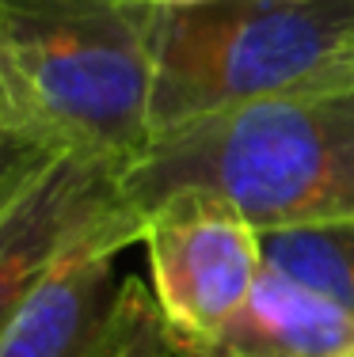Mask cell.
Wrapping results in <instances>:
<instances>
[{
  "label": "cell",
  "instance_id": "30bf717a",
  "mask_svg": "<svg viewBox=\"0 0 354 357\" xmlns=\"http://www.w3.org/2000/svg\"><path fill=\"white\" fill-rule=\"evenodd\" d=\"M0 118H15V122H27V118H23V110L15 107V99H12V91H8L4 76H0Z\"/></svg>",
  "mask_w": 354,
  "mask_h": 357
},
{
  "label": "cell",
  "instance_id": "6da1fadb",
  "mask_svg": "<svg viewBox=\"0 0 354 357\" xmlns=\"http://www.w3.org/2000/svg\"><path fill=\"white\" fill-rule=\"evenodd\" d=\"M175 190L233 202L259 232L354 217V88L259 99L156 130L126 167L149 217Z\"/></svg>",
  "mask_w": 354,
  "mask_h": 357
},
{
  "label": "cell",
  "instance_id": "52a82bcc",
  "mask_svg": "<svg viewBox=\"0 0 354 357\" xmlns=\"http://www.w3.org/2000/svg\"><path fill=\"white\" fill-rule=\"evenodd\" d=\"M191 357H354V312L263 266L244 312Z\"/></svg>",
  "mask_w": 354,
  "mask_h": 357
},
{
  "label": "cell",
  "instance_id": "3957f363",
  "mask_svg": "<svg viewBox=\"0 0 354 357\" xmlns=\"http://www.w3.org/2000/svg\"><path fill=\"white\" fill-rule=\"evenodd\" d=\"M156 0H0V76L31 126L130 167L153 137Z\"/></svg>",
  "mask_w": 354,
  "mask_h": 357
},
{
  "label": "cell",
  "instance_id": "277c9868",
  "mask_svg": "<svg viewBox=\"0 0 354 357\" xmlns=\"http://www.w3.org/2000/svg\"><path fill=\"white\" fill-rule=\"evenodd\" d=\"M145 255L175 357L206 350L244 312L263 274V232L209 190H175L149 209Z\"/></svg>",
  "mask_w": 354,
  "mask_h": 357
},
{
  "label": "cell",
  "instance_id": "8992f818",
  "mask_svg": "<svg viewBox=\"0 0 354 357\" xmlns=\"http://www.w3.org/2000/svg\"><path fill=\"white\" fill-rule=\"evenodd\" d=\"M115 259L61 262L0 331V357H175L153 289Z\"/></svg>",
  "mask_w": 354,
  "mask_h": 357
},
{
  "label": "cell",
  "instance_id": "7a4b0ae2",
  "mask_svg": "<svg viewBox=\"0 0 354 357\" xmlns=\"http://www.w3.org/2000/svg\"><path fill=\"white\" fill-rule=\"evenodd\" d=\"M339 88H354V0H156L153 133Z\"/></svg>",
  "mask_w": 354,
  "mask_h": 357
},
{
  "label": "cell",
  "instance_id": "5b68a950",
  "mask_svg": "<svg viewBox=\"0 0 354 357\" xmlns=\"http://www.w3.org/2000/svg\"><path fill=\"white\" fill-rule=\"evenodd\" d=\"M145 225L126 198V164L65 149L0 209V331L61 262L84 251L118 255L145 240Z\"/></svg>",
  "mask_w": 354,
  "mask_h": 357
},
{
  "label": "cell",
  "instance_id": "9c48e42d",
  "mask_svg": "<svg viewBox=\"0 0 354 357\" xmlns=\"http://www.w3.org/2000/svg\"><path fill=\"white\" fill-rule=\"evenodd\" d=\"M65 152V144L46 130L15 118H0V209Z\"/></svg>",
  "mask_w": 354,
  "mask_h": 357
},
{
  "label": "cell",
  "instance_id": "ba28073f",
  "mask_svg": "<svg viewBox=\"0 0 354 357\" xmlns=\"http://www.w3.org/2000/svg\"><path fill=\"white\" fill-rule=\"evenodd\" d=\"M263 262L354 312V217L263 232Z\"/></svg>",
  "mask_w": 354,
  "mask_h": 357
}]
</instances>
